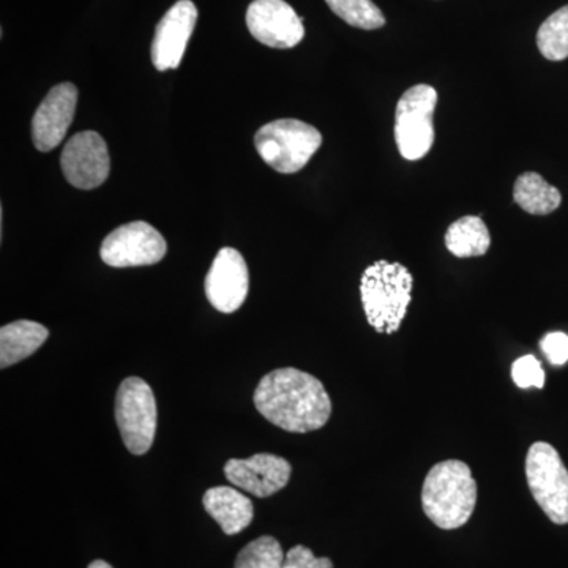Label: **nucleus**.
<instances>
[{"instance_id":"f257e3e1","label":"nucleus","mask_w":568,"mask_h":568,"mask_svg":"<svg viewBox=\"0 0 568 568\" xmlns=\"http://www.w3.org/2000/svg\"><path fill=\"white\" fill-rule=\"evenodd\" d=\"M253 399L261 416L287 433L316 432L332 416L331 396L323 383L297 368H278L265 375Z\"/></svg>"},{"instance_id":"f03ea898","label":"nucleus","mask_w":568,"mask_h":568,"mask_svg":"<svg viewBox=\"0 0 568 568\" xmlns=\"http://www.w3.org/2000/svg\"><path fill=\"white\" fill-rule=\"evenodd\" d=\"M477 504V481L473 470L459 459L432 467L422 488V507L437 528L454 530L473 517Z\"/></svg>"},{"instance_id":"7ed1b4c3","label":"nucleus","mask_w":568,"mask_h":568,"mask_svg":"<svg viewBox=\"0 0 568 568\" xmlns=\"http://www.w3.org/2000/svg\"><path fill=\"white\" fill-rule=\"evenodd\" d=\"M414 276L399 263H377L365 268L361 297L366 320L377 334L399 331L413 301Z\"/></svg>"},{"instance_id":"20e7f679","label":"nucleus","mask_w":568,"mask_h":568,"mask_svg":"<svg viewBox=\"0 0 568 568\" xmlns=\"http://www.w3.org/2000/svg\"><path fill=\"white\" fill-rule=\"evenodd\" d=\"M261 159L282 174L304 170L317 149L323 134L315 126L295 119H280L264 125L254 136Z\"/></svg>"},{"instance_id":"39448f33","label":"nucleus","mask_w":568,"mask_h":568,"mask_svg":"<svg viewBox=\"0 0 568 568\" xmlns=\"http://www.w3.org/2000/svg\"><path fill=\"white\" fill-rule=\"evenodd\" d=\"M437 92L428 84L407 89L396 104L395 140L403 159L417 162L432 151L435 142Z\"/></svg>"},{"instance_id":"423d86ee","label":"nucleus","mask_w":568,"mask_h":568,"mask_svg":"<svg viewBox=\"0 0 568 568\" xmlns=\"http://www.w3.org/2000/svg\"><path fill=\"white\" fill-rule=\"evenodd\" d=\"M156 420L159 414L152 387L141 377H126L115 396V422L130 454L140 457L151 450Z\"/></svg>"},{"instance_id":"0eeeda50","label":"nucleus","mask_w":568,"mask_h":568,"mask_svg":"<svg viewBox=\"0 0 568 568\" xmlns=\"http://www.w3.org/2000/svg\"><path fill=\"white\" fill-rule=\"evenodd\" d=\"M526 478L545 515L555 525H568V470L551 444L534 443L530 446Z\"/></svg>"},{"instance_id":"6e6552de","label":"nucleus","mask_w":568,"mask_h":568,"mask_svg":"<svg viewBox=\"0 0 568 568\" xmlns=\"http://www.w3.org/2000/svg\"><path fill=\"white\" fill-rule=\"evenodd\" d=\"M166 241L145 222L119 226L104 239L100 256L110 267H141L160 263L166 256Z\"/></svg>"},{"instance_id":"1a4fd4ad","label":"nucleus","mask_w":568,"mask_h":568,"mask_svg":"<svg viewBox=\"0 0 568 568\" xmlns=\"http://www.w3.org/2000/svg\"><path fill=\"white\" fill-rule=\"evenodd\" d=\"M246 26L254 39L276 50L297 47L305 37L304 18L284 0H254L246 10Z\"/></svg>"},{"instance_id":"9d476101","label":"nucleus","mask_w":568,"mask_h":568,"mask_svg":"<svg viewBox=\"0 0 568 568\" xmlns=\"http://www.w3.org/2000/svg\"><path fill=\"white\" fill-rule=\"evenodd\" d=\"M61 166L67 181L77 189L93 190L103 185L111 171L106 142L95 132L74 134L63 148Z\"/></svg>"},{"instance_id":"9b49d317","label":"nucleus","mask_w":568,"mask_h":568,"mask_svg":"<svg viewBox=\"0 0 568 568\" xmlns=\"http://www.w3.org/2000/svg\"><path fill=\"white\" fill-rule=\"evenodd\" d=\"M250 274L244 256L234 248H222L205 276V295L219 312H237L248 295Z\"/></svg>"},{"instance_id":"f8f14e48","label":"nucleus","mask_w":568,"mask_h":568,"mask_svg":"<svg viewBox=\"0 0 568 568\" xmlns=\"http://www.w3.org/2000/svg\"><path fill=\"white\" fill-rule=\"evenodd\" d=\"M197 9L192 0H179L156 24L152 41V62L159 71L181 65L190 37L196 28Z\"/></svg>"},{"instance_id":"ddd939ff","label":"nucleus","mask_w":568,"mask_h":568,"mask_svg":"<svg viewBox=\"0 0 568 568\" xmlns=\"http://www.w3.org/2000/svg\"><path fill=\"white\" fill-rule=\"evenodd\" d=\"M78 89L71 82L54 85L32 119V140L37 151L51 152L67 136L74 119Z\"/></svg>"},{"instance_id":"4468645a","label":"nucleus","mask_w":568,"mask_h":568,"mask_svg":"<svg viewBox=\"0 0 568 568\" xmlns=\"http://www.w3.org/2000/svg\"><path fill=\"white\" fill-rule=\"evenodd\" d=\"M290 462L272 454H256L252 458L230 459L224 465V476L234 487L252 493L253 496L268 497L282 491L290 481Z\"/></svg>"},{"instance_id":"2eb2a0df","label":"nucleus","mask_w":568,"mask_h":568,"mask_svg":"<svg viewBox=\"0 0 568 568\" xmlns=\"http://www.w3.org/2000/svg\"><path fill=\"white\" fill-rule=\"evenodd\" d=\"M204 508L226 536H235L248 528L253 521L254 508L250 497L231 487L207 489Z\"/></svg>"},{"instance_id":"dca6fc26","label":"nucleus","mask_w":568,"mask_h":568,"mask_svg":"<svg viewBox=\"0 0 568 568\" xmlns=\"http://www.w3.org/2000/svg\"><path fill=\"white\" fill-rule=\"evenodd\" d=\"M48 336L50 331L36 321L21 320L3 325L0 328V368H9L31 357L44 345Z\"/></svg>"},{"instance_id":"f3484780","label":"nucleus","mask_w":568,"mask_h":568,"mask_svg":"<svg viewBox=\"0 0 568 568\" xmlns=\"http://www.w3.org/2000/svg\"><path fill=\"white\" fill-rule=\"evenodd\" d=\"M446 246L457 257L484 256L491 246V235L480 216L467 215L448 226Z\"/></svg>"},{"instance_id":"a211bd4d","label":"nucleus","mask_w":568,"mask_h":568,"mask_svg":"<svg viewBox=\"0 0 568 568\" xmlns=\"http://www.w3.org/2000/svg\"><path fill=\"white\" fill-rule=\"evenodd\" d=\"M515 203L530 215H548L562 203L559 190L549 185L540 174L519 175L514 189Z\"/></svg>"},{"instance_id":"6ab92c4d","label":"nucleus","mask_w":568,"mask_h":568,"mask_svg":"<svg viewBox=\"0 0 568 568\" xmlns=\"http://www.w3.org/2000/svg\"><path fill=\"white\" fill-rule=\"evenodd\" d=\"M537 47L548 61L568 58V6L551 14L537 32Z\"/></svg>"},{"instance_id":"aec40b11","label":"nucleus","mask_w":568,"mask_h":568,"mask_svg":"<svg viewBox=\"0 0 568 568\" xmlns=\"http://www.w3.org/2000/svg\"><path fill=\"white\" fill-rule=\"evenodd\" d=\"M336 17L353 28L375 31L386 24L383 11L372 0H325Z\"/></svg>"},{"instance_id":"412c9836","label":"nucleus","mask_w":568,"mask_h":568,"mask_svg":"<svg viewBox=\"0 0 568 568\" xmlns=\"http://www.w3.org/2000/svg\"><path fill=\"white\" fill-rule=\"evenodd\" d=\"M283 562L284 552L280 541L264 536L256 538L239 552L234 568H282Z\"/></svg>"},{"instance_id":"4be33fe9","label":"nucleus","mask_w":568,"mask_h":568,"mask_svg":"<svg viewBox=\"0 0 568 568\" xmlns=\"http://www.w3.org/2000/svg\"><path fill=\"white\" fill-rule=\"evenodd\" d=\"M511 377L519 388H544L545 386L544 368L534 355H525L515 361L511 365Z\"/></svg>"},{"instance_id":"5701e85b","label":"nucleus","mask_w":568,"mask_h":568,"mask_svg":"<svg viewBox=\"0 0 568 568\" xmlns=\"http://www.w3.org/2000/svg\"><path fill=\"white\" fill-rule=\"evenodd\" d=\"M282 568H334V564L328 558H316L312 549L297 545L286 552Z\"/></svg>"},{"instance_id":"b1692460","label":"nucleus","mask_w":568,"mask_h":568,"mask_svg":"<svg viewBox=\"0 0 568 568\" xmlns=\"http://www.w3.org/2000/svg\"><path fill=\"white\" fill-rule=\"evenodd\" d=\"M541 351L552 365H566L568 362V335L562 332H552L541 339Z\"/></svg>"},{"instance_id":"393cba45","label":"nucleus","mask_w":568,"mask_h":568,"mask_svg":"<svg viewBox=\"0 0 568 568\" xmlns=\"http://www.w3.org/2000/svg\"><path fill=\"white\" fill-rule=\"evenodd\" d=\"M89 568H112L110 564L104 562V560H93Z\"/></svg>"}]
</instances>
